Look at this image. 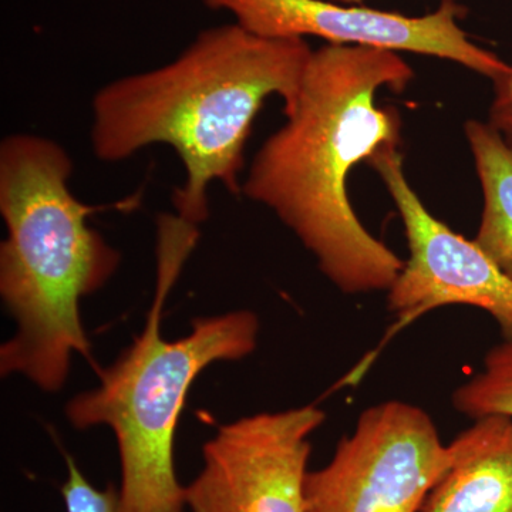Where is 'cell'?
Masks as SVG:
<instances>
[{
	"mask_svg": "<svg viewBox=\"0 0 512 512\" xmlns=\"http://www.w3.org/2000/svg\"><path fill=\"white\" fill-rule=\"evenodd\" d=\"M367 164L380 175L406 232L410 256L387 291L389 311L409 325L424 313L450 305L487 312L504 338L512 336V279L476 241L464 238L434 217L404 173L399 146H389Z\"/></svg>",
	"mask_w": 512,
	"mask_h": 512,
	"instance_id": "cell-6",
	"label": "cell"
},
{
	"mask_svg": "<svg viewBox=\"0 0 512 512\" xmlns=\"http://www.w3.org/2000/svg\"><path fill=\"white\" fill-rule=\"evenodd\" d=\"M67 478L62 487L66 512H121L119 490L114 484L94 487L72 456H66Z\"/></svg>",
	"mask_w": 512,
	"mask_h": 512,
	"instance_id": "cell-12",
	"label": "cell"
},
{
	"mask_svg": "<svg viewBox=\"0 0 512 512\" xmlns=\"http://www.w3.org/2000/svg\"><path fill=\"white\" fill-rule=\"evenodd\" d=\"M207 8L225 10L237 25L266 39L319 37L329 45L376 47L397 53L439 57L461 64L490 80L510 63L484 49L461 28L463 8L441 0L423 16L343 5L332 0H201Z\"/></svg>",
	"mask_w": 512,
	"mask_h": 512,
	"instance_id": "cell-8",
	"label": "cell"
},
{
	"mask_svg": "<svg viewBox=\"0 0 512 512\" xmlns=\"http://www.w3.org/2000/svg\"><path fill=\"white\" fill-rule=\"evenodd\" d=\"M197 239V227L163 217L156 298L143 332L113 365L99 369V386L77 394L66 406L76 429L113 430L120 453L121 512H184L174 443L188 392L202 370L251 355L258 342L259 320L251 311L194 319L184 338L161 336L165 299Z\"/></svg>",
	"mask_w": 512,
	"mask_h": 512,
	"instance_id": "cell-4",
	"label": "cell"
},
{
	"mask_svg": "<svg viewBox=\"0 0 512 512\" xmlns=\"http://www.w3.org/2000/svg\"><path fill=\"white\" fill-rule=\"evenodd\" d=\"M494 97L488 124L500 134L512 150V62L507 72L493 80Z\"/></svg>",
	"mask_w": 512,
	"mask_h": 512,
	"instance_id": "cell-13",
	"label": "cell"
},
{
	"mask_svg": "<svg viewBox=\"0 0 512 512\" xmlns=\"http://www.w3.org/2000/svg\"><path fill=\"white\" fill-rule=\"evenodd\" d=\"M332 2L343 3V5H360L365 0H332Z\"/></svg>",
	"mask_w": 512,
	"mask_h": 512,
	"instance_id": "cell-14",
	"label": "cell"
},
{
	"mask_svg": "<svg viewBox=\"0 0 512 512\" xmlns=\"http://www.w3.org/2000/svg\"><path fill=\"white\" fill-rule=\"evenodd\" d=\"M313 50L305 39H266L237 23L204 30L173 62L113 80L92 103L97 160L119 163L153 144L174 148L185 171L177 217L207 220L208 188L242 194L244 151L265 100L293 109Z\"/></svg>",
	"mask_w": 512,
	"mask_h": 512,
	"instance_id": "cell-2",
	"label": "cell"
},
{
	"mask_svg": "<svg viewBox=\"0 0 512 512\" xmlns=\"http://www.w3.org/2000/svg\"><path fill=\"white\" fill-rule=\"evenodd\" d=\"M413 77L393 50H313L286 123L266 138L242 183V194L274 211L346 295L387 292L404 268L357 217L348 181L357 164L399 146V111L377 106V93L403 92Z\"/></svg>",
	"mask_w": 512,
	"mask_h": 512,
	"instance_id": "cell-1",
	"label": "cell"
},
{
	"mask_svg": "<svg viewBox=\"0 0 512 512\" xmlns=\"http://www.w3.org/2000/svg\"><path fill=\"white\" fill-rule=\"evenodd\" d=\"M451 463L429 413L387 400L360 414L332 460L309 471L303 512H420Z\"/></svg>",
	"mask_w": 512,
	"mask_h": 512,
	"instance_id": "cell-5",
	"label": "cell"
},
{
	"mask_svg": "<svg viewBox=\"0 0 512 512\" xmlns=\"http://www.w3.org/2000/svg\"><path fill=\"white\" fill-rule=\"evenodd\" d=\"M464 131L483 191L474 241L512 279V150L488 123L470 120Z\"/></svg>",
	"mask_w": 512,
	"mask_h": 512,
	"instance_id": "cell-10",
	"label": "cell"
},
{
	"mask_svg": "<svg viewBox=\"0 0 512 512\" xmlns=\"http://www.w3.org/2000/svg\"><path fill=\"white\" fill-rule=\"evenodd\" d=\"M451 402L473 420L512 417V336L488 350L481 370L457 387Z\"/></svg>",
	"mask_w": 512,
	"mask_h": 512,
	"instance_id": "cell-11",
	"label": "cell"
},
{
	"mask_svg": "<svg viewBox=\"0 0 512 512\" xmlns=\"http://www.w3.org/2000/svg\"><path fill=\"white\" fill-rule=\"evenodd\" d=\"M73 161L56 141L12 134L0 144V295L16 333L0 348L2 376L18 373L59 392L74 353L92 362L80 301L116 274L121 254L89 220L104 210H133L141 192L89 205L70 191Z\"/></svg>",
	"mask_w": 512,
	"mask_h": 512,
	"instance_id": "cell-3",
	"label": "cell"
},
{
	"mask_svg": "<svg viewBox=\"0 0 512 512\" xmlns=\"http://www.w3.org/2000/svg\"><path fill=\"white\" fill-rule=\"evenodd\" d=\"M450 447L453 463L420 512H512V417L474 420Z\"/></svg>",
	"mask_w": 512,
	"mask_h": 512,
	"instance_id": "cell-9",
	"label": "cell"
},
{
	"mask_svg": "<svg viewBox=\"0 0 512 512\" xmlns=\"http://www.w3.org/2000/svg\"><path fill=\"white\" fill-rule=\"evenodd\" d=\"M319 407L265 412L224 424L202 448L204 467L188 487L192 512H303L311 436Z\"/></svg>",
	"mask_w": 512,
	"mask_h": 512,
	"instance_id": "cell-7",
	"label": "cell"
}]
</instances>
